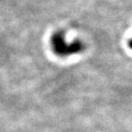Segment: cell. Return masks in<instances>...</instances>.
Masks as SVG:
<instances>
[{"mask_svg": "<svg viewBox=\"0 0 132 132\" xmlns=\"http://www.w3.org/2000/svg\"><path fill=\"white\" fill-rule=\"evenodd\" d=\"M129 46H130V47L132 49V39L130 40V42H129Z\"/></svg>", "mask_w": 132, "mask_h": 132, "instance_id": "7a4b0ae2", "label": "cell"}, {"mask_svg": "<svg viewBox=\"0 0 132 132\" xmlns=\"http://www.w3.org/2000/svg\"><path fill=\"white\" fill-rule=\"evenodd\" d=\"M53 45L56 51L62 56H68L71 54H76L84 49L82 42L76 40L73 42H66L64 34L59 33L53 39Z\"/></svg>", "mask_w": 132, "mask_h": 132, "instance_id": "6da1fadb", "label": "cell"}]
</instances>
